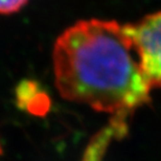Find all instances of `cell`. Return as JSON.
<instances>
[{"instance_id":"1","label":"cell","mask_w":161,"mask_h":161,"mask_svg":"<svg viewBox=\"0 0 161 161\" xmlns=\"http://www.w3.org/2000/svg\"><path fill=\"white\" fill-rule=\"evenodd\" d=\"M54 83L67 101L98 112L133 114L151 102L127 24L85 19L67 27L53 48Z\"/></svg>"},{"instance_id":"2","label":"cell","mask_w":161,"mask_h":161,"mask_svg":"<svg viewBox=\"0 0 161 161\" xmlns=\"http://www.w3.org/2000/svg\"><path fill=\"white\" fill-rule=\"evenodd\" d=\"M127 28L141 69L152 88L161 87V11L144 16Z\"/></svg>"},{"instance_id":"3","label":"cell","mask_w":161,"mask_h":161,"mask_svg":"<svg viewBox=\"0 0 161 161\" xmlns=\"http://www.w3.org/2000/svg\"><path fill=\"white\" fill-rule=\"evenodd\" d=\"M131 113L119 112L112 114L108 124L90 139L80 161H103L110 144L127 136Z\"/></svg>"},{"instance_id":"4","label":"cell","mask_w":161,"mask_h":161,"mask_svg":"<svg viewBox=\"0 0 161 161\" xmlns=\"http://www.w3.org/2000/svg\"><path fill=\"white\" fill-rule=\"evenodd\" d=\"M16 103L20 110L34 116L43 117L51 108V98L36 80H23L16 87Z\"/></svg>"},{"instance_id":"5","label":"cell","mask_w":161,"mask_h":161,"mask_svg":"<svg viewBox=\"0 0 161 161\" xmlns=\"http://www.w3.org/2000/svg\"><path fill=\"white\" fill-rule=\"evenodd\" d=\"M28 0H0V15H12L19 12Z\"/></svg>"},{"instance_id":"6","label":"cell","mask_w":161,"mask_h":161,"mask_svg":"<svg viewBox=\"0 0 161 161\" xmlns=\"http://www.w3.org/2000/svg\"><path fill=\"white\" fill-rule=\"evenodd\" d=\"M1 153H2V150H1V146H0V155H1Z\"/></svg>"}]
</instances>
